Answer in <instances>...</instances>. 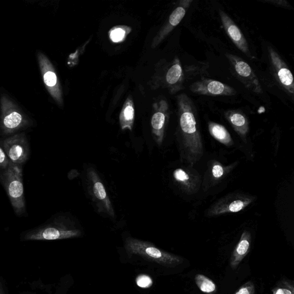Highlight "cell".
I'll list each match as a JSON object with an SVG mask.
<instances>
[{
	"label": "cell",
	"mask_w": 294,
	"mask_h": 294,
	"mask_svg": "<svg viewBox=\"0 0 294 294\" xmlns=\"http://www.w3.org/2000/svg\"><path fill=\"white\" fill-rule=\"evenodd\" d=\"M177 99L180 133L188 159L194 163L200 159L203 154V145L197 126L196 107L192 99L186 94L179 95Z\"/></svg>",
	"instance_id": "6da1fadb"
},
{
	"label": "cell",
	"mask_w": 294,
	"mask_h": 294,
	"mask_svg": "<svg viewBox=\"0 0 294 294\" xmlns=\"http://www.w3.org/2000/svg\"><path fill=\"white\" fill-rule=\"evenodd\" d=\"M23 177L22 165L11 162L6 170L0 172V182L6 189L14 212L19 216L26 212Z\"/></svg>",
	"instance_id": "7a4b0ae2"
},
{
	"label": "cell",
	"mask_w": 294,
	"mask_h": 294,
	"mask_svg": "<svg viewBox=\"0 0 294 294\" xmlns=\"http://www.w3.org/2000/svg\"><path fill=\"white\" fill-rule=\"evenodd\" d=\"M202 66L190 65L183 67L181 60L175 57L172 62L166 65L161 77L162 87L169 90L171 93H176L184 88V83L203 72Z\"/></svg>",
	"instance_id": "3957f363"
},
{
	"label": "cell",
	"mask_w": 294,
	"mask_h": 294,
	"mask_svg": "<svg viewBox=\"0 0 294 294\" xmlns=\"http://www.w3.org/2000/svg\"><path fill=\"white\" fill-rule=\"evenodd\" d=\"M63 220L58 218L51 224L33 229L24 236V240L48 241L73 238L79 235V231L73 229L65 224Z\"/></svg>",
	"instance_id": "277c9868"
},
{
	"label": "cell",
	"mask_w": 294,
	"mask_h": 294,
	"mask_svg": "<svg viewBox=\"0 0 294 294\" xmlns=\"http://www.w3.org/2000/svg\"><path fill=\"white\" fill-rule=\"evenodd\" d=\"M225 55L229 61L235 75L244 84L245 88L256 94H262L263 91L259 79L249 65L238 56L231 54H226Z\"/></svg>",
	"instance_id": "5b68a950"
},
{
	"label": "cell",
	"mask_w": 294,
	"mask_h": 294,
	"mask_svg": "<svg viewBox=\"0 0 294 294\" xmlns=\"http://www.w3.org/2000/svg\"><path fill=\"white\" fill-rule=\"evenodd\" d=\"M89 192L93 200L96 203L99 212L107 213L112 217L115 216L112 202L102 181L93 169L88 170Z\"/></svg>",
	"instance_id": "8992f818"
},
{
	"label": "cell",
	"mask_w": 294,
	"mask_h": 294,
	"mask_svg": "<svg viewBox=\"0 0 294 294\" xmlns=\"http://www.w3.org/2000/svg\"><path fill=\"white\" fill-rule=\"evenodd\" d=\"M41 72L46 87L51 96L60 107L64 106L62 91L53 65L42 53L38 54Z\"/></svg>",
	"instance_id": "52a82bcc"
},
{
	"label": "cell",
	"mask_w": 294,
	"mask_h": 294,
	"mask_svg": "<svg viewBox=\"0 0 294 294\" xmlns=\"http://www.w3.org/2000/svg\"><path fill=\"white\" fill-rule=\"evenodd\" d=\"M5 151L10 162L23 165L26 162L30 155V148L25 134H17L4 141Z\"/></svg>",
	"instance_id": "ba28073f"
},
{
	"label": "cell",
	"mask_w": 294,
	"mask_h": 294,
	"mask_svg": "<svg viewBox=\"0 0 294 294\" xmlns=\"http://www.w3.org/2000/svg\"><path fill=\"white\" fill-rule=\"evenodd\" d=\"M128 244L131 249L135 252H140L158 261L160 263L168 265V266H177L182 264L183 259L178 256L172 255L155 247L149 243L139 240L130 239L128 241Z\"/></svg>",
	"instance_id": "9c48e42d"
},
{
	"label": "cell",
	"mask_w": 294,
	"mask_h": 294,
	"mask_svg": "<svg viewBox=\"0 0 294 294\" xmlns=\"http://www.w3.org/2000/svg\"><path fill=\"white\" fill-rule=\"evenodd\" d=\"M189 89L192 93L203 96H232L236 94V90L228 85L206 78L193 83Z\"/></svg>",
	"instance_id": "30bf717a"
},
{
	"label": "cell",
	"mask_w": 294,
	"mask_h": 294,
	"mask_svg": "<svg viewBox=\"0 0 294 294\" xmlns=\"http://www.w3.org/2000/svg\"><path fill=\"white\" fill-rule=\"evenodd\" d=\"M270 61L275 75L281 87L290 94H294L293 77L290 69L277 52L272 47H268Z\"/></svg>",
	"instance_id": "8fae6325"
},
{
	"label": "cell",
	"mask_w": 294,
	"mask_h": 294,
	"mask_svg": "<svg viewBox=\"0 0 294 294\" xmlns=\"http://www.w3.org/2000/svg\"><path fill=\"white\" fill-rule=\"evenodd\" d=\"M169 119V106L165 99H161L153 105V115L151 118L152 132L159 145H162L164 131Z\"/></svg>",
	"instance_id": "7c38bea8"
},
{
	"label": "cell",
	"mask_w": 294,
	"mask_h": 294,
	"mask_svg": "<svg viewBox=\"0 0 294 294\" xmlns=\"http://www.w3.org/2000/svg\"><path fill=\"white\" fill-rule=\"evenodd\" d=\"M254 201L253 197L238 195L230 196L222 199L208 211L210 216L220 215L225 213H238L244 209Z\"/></svg>",
	"instance_id": "4fadbf2b"
},
{
	"label": "cell",
	"mask_w": 294,
	"mask_h": 294,
	"mask_svg": "<svg viewBox=\"0 0 294 294\" xmlns=\"http://www.w3.org/2000/svg\"><path fill=\"white\" fill-rule=\"evenodd\" d=\"M192 3L193 0H182L179 2L178 6L171 14L168 21L154 39L152 44L153 48L160 44L179 25Z\"/></svg>",
	"instance_id": "5bb4252c"
},
{
	"label": "cell",
	"mask_w": 294,
	"mask_h": 294,
	"mask_svg": "<svg viewBox=\"0 0 294 294\" xmlns=\"http://www.w3.org/2000/svg\"><path fill=\"white\" fill-rule=\"evenodd\" d=\"M223 27L235 46L250 59L254 58L251 54L249 46L245 37L235 23L224 11H219Z\"/></svg>",
	"instance_id": "9a60e30c"
},
{
	"label": "cell",
	"mask_w": 294,
	"mask_h": 294,
	"mask_svg": "<svg viewBox=\"0 0 294 294\" xmlns=\"http://www.w3.org/2000/svg\"><path fill=\"white\" fill-rule=\"evenodd\" d=\"M252 237L249 231L245 230L241 236L240 240L236 245L230 259V266L234 269L239 265L249 252Z\"/></svg>",
	"instance_id": "2e32d148"
},
{
	"label": "cell",
	"mask_w": 294,
	"mask_h": 294,
	"mask_svg": "<svg viewBox=\"0 0 294 294\" xmlns=\"http://www.w3.org/2000/svg\"><path fill=\"white\" fill-rule=\"evenodd\" d=\"M225 117L238 135L245 139L249 131V121L245 114L240 111L230 110L225 113Z\"/></svg>",
	"instance_id": "e0dca14e"
},
{
	"label": "cell",
	"mask_w": 294,
	"mask_h": 294,
	"mask_svg": "<svg viewBox=\"0 0 294 294\" xmlns=\"http://www.w3.org/2000/svg\"><path fill=\"white\" fill-rule=\"evenodd\" d=\"M27 124L21 114L15 110L4 112L2 118V130L5 134H11Z\"/></svg>",
	"instance_id": "ac0fdd59"
},
{
	"label": "cell",
	"mask_w": 294,
	"mask_h": 294,
	"mask_svg": "<svg viewBox=\"0 0 294 294\" xmlns=\"http://www.w3.org/2000/svg\"><path fill=\"white\" fill-rule=\"evenodd\" d=\"M119 119L122 130H132L135 121V109L131 97L128 98L123 106Z\"/></svg>",
	"instance_id": "d6986e66"
},
{
	"label": "cell",
	"mask_w": 294,
	"mask_h": 294,
	"mask_svg": "<svg viewBox=\"0 0 294 294\" xmlns=\"http://www.w3.org/2000/svg\"><path fill=\"white\" fill-rule=\"evenodd\" d=\"M208 128L211 136L220 143L227 146L233 144L231 135L224 126L218 123L209 122Z\"/></svg>",
	"instance_id": "ffe728a7"
},
{
	"label": "cell",
	"mask_w": 294,
	"mask_h": 294,
	"mask_svg": "<svg viewBox=\"0 0 294 294\" xmlns=\"http://www.w3.org/2000/svg\"><path fill=\"white\" fill-rule=\"evenodd\" d=\"M173 176L176 181L181 184L182 186L187 190L188 192L195 191L193 187H197V184L193 183V179L192 175L182 169H178L174 171Z\"/></svg>",
	"instance_id": "44dd1931"
},
{
	"label": "cell",
	"mask_w": 294,
	"mask_h": 294,
	"mask_svg": "<svg viewBox=\"0 0 294 294\" xmlns=\"http://www.w3.org/2000/svg\"><path fill=\"white\" fill-rule=\"evenodd\" d=\"M195 282L199 289L204 293H212L216 291L217 287L215 282L204 275H196Z\"/></svg>",
	"instance_id": "7402d4cb"
},
{
	"label": "cell",
	"mask_w": 294,
	"mask_h": 294,
	"mask_svg": "<svg viewBox=\"0 0 294 294\" xmlns=\"http://www.w3.org/2000/svg\"><path fill=\"white\" fill-rule=\"evenodd\" d=\"M131 31V28L126 26L114 27L110 32V39L114 43L121 42L125 39Z\"/></svg>",
	"instance_id": "603a6c76"
},
{
	"label": "cell",
	"mask_w": 294,
	"mask_h": 294,
	"mask_svg": "<svg viewBox=\"0 0 294 294\" xmlns=\"http://www.w3.org/2000/svg\"><path fill=\"white\" fill-rule=\"evenodd\" d=\"M271 294H294L293 283L288 280L279 282L272 289Z\"/></svg>",
	"instance_id": "cb8c5ba5"
},
{
	"label": "cell",
	"mask_w": 294,
	"mask_h": 294,
	"mask_svg": "<svg viewBox=\"0 0 294 294\" xmlns=\"http://www.w3.org/2000/svg\"><path fill=\"white\" fill-rule=\"evenodd\" d=\"M234 294H255L254 283L252 281L245 283Z\"/></svg>",
	"instance_id": "d4e9b609"
},
{
	"label": "cell",
	"mask_w": 294,
	"mask_h": 294,
	"mask_svg": "<svg viewBox=\"0 0 294 294\" xmlns=\"http://www.w3.org/2000/svg\"><path fill=\"white\" fill-rule=\"evenodd\" d=\"M137 285L142 288H149L153 284L151 279L146 276H139L136 279Z\"/></svg>",
	"instance_id": "484cf974"
},
{
	"label": "cell",
	"mask_w": 294,
	"mask_h": 294,
	"mask_svg": "<svg viewBox=\"0 0 294 294\" xmlns=\"http://www.w3.org/2000/svg\"><path fill=\"white\" fill-rule=\"evenodd\" d=\"M225 174L224 168L219 163L216 162L212 169L213 176L216 179L221 178Z\"/></svg>",
	"instance_id": "4316f807"
},
{
	"label": "cell",
	"mask_w": 294,
	"mask_h": 294,
	"mask_svg": "<svg viewBox=\"0 0 294 294\" xmlns=\"http://www.w3.org/2000/svg\"><path fill=\"white\" fill-rule=\"evenodd\" d=\"M10 163V160L4 151L0 147V169L6 170Z\"/></svg>",
	"instance_id": "83f0119b"
},
{
	"label": "cell",
	"mask_w": 294,
	"mask_h": 294,
	"mask_svg": "<svg viewBox=\"0 0 294 294\" xmlns=\"http://www.w3.org/2000/svg\"><path fill=\"white\" fill-rule=\"evenodd\" d=\"M264 2L272 4L275 5V6L284 8H289L290 7V5L289 4L286 0H266V1H264Z\"/></svg>",
	"instance_id": "f1b7e54d"
},
{
	"label": "cell",
	"mask_w": 294,
	"mask_h": 294,
	"mask_svg": "<svg viewBox=\"0 0 294 294\" xmlns=\"http://www.w3.org/2000/svg\"><path fill=\"white\" fill-rule=\"evenodd\" d=\"M0 294H4L1 283H0Z\"/></svg>",
	"instance_id": "f546056e"
},
{
	"label": "cell",
	"mask_w": 294,
	"mask_h": 294,
	"mask_svg": "<svg viewBox=\"0 0 294 294\" xmlns=\"http://www.w3.org/2000/svg\"><path fill=\"white\" fill-rule=\"evenodd\" d=\"M24 294H27V293H24Z\"/></svg>",
	"instance_id": "4dcf8cb0"
}]
</instances>
